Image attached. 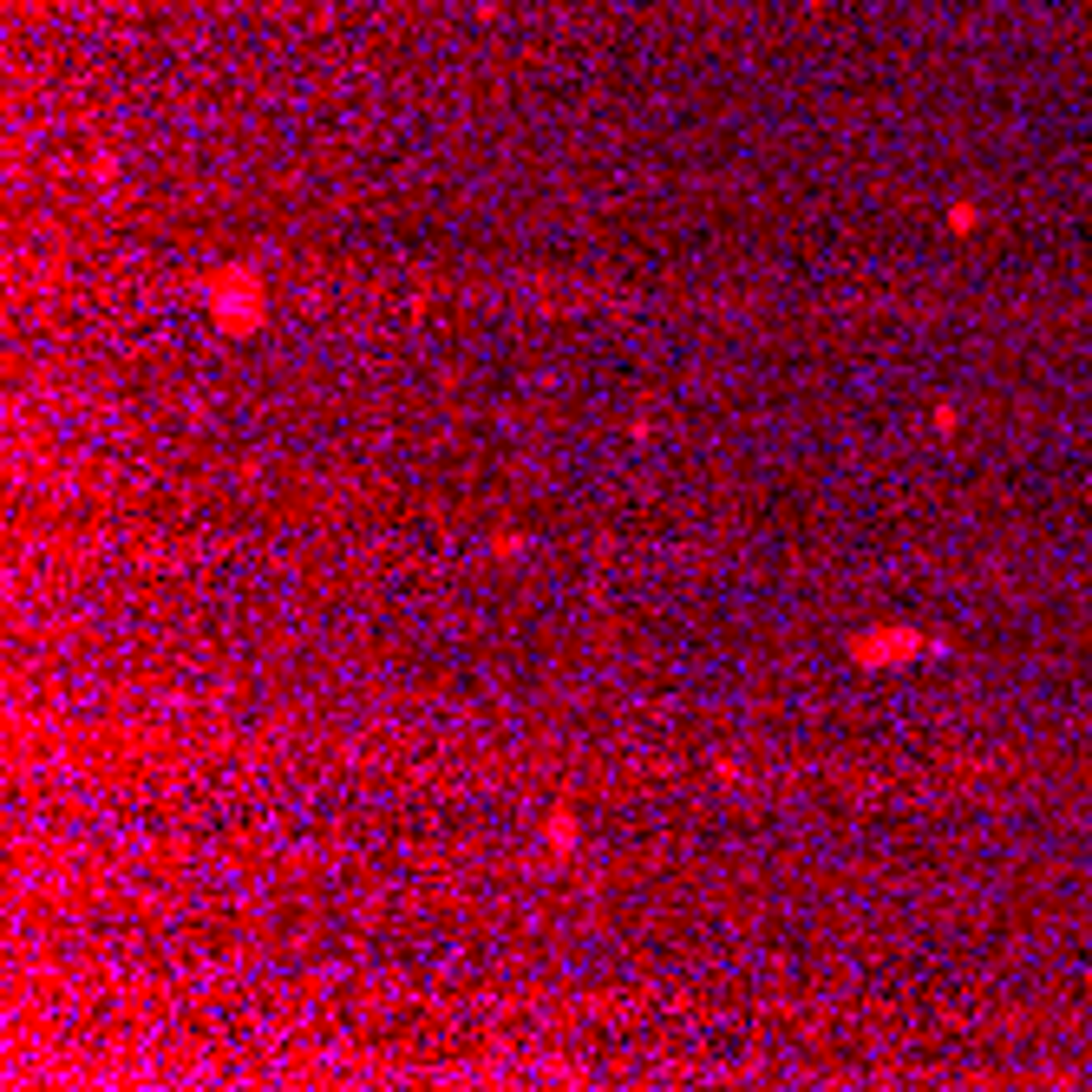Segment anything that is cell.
Returning <instances> with one entry per match:
<instances>
[{"mask_svg":"<svg viewBox=\"0 0 1092 1092\" xmlns=\"http://www.w3.org/2000/svg\"><path fill=\"white\" fill-rule=\"evenodd\" d=\"M916 648H922V641L903 635V629H883V635H863V641H857V654L871 661V667H889L896 654H916Z\"/></svg>","mask_w":1092,"mask_h":1092,"instance_id":"obj_2","label":"cell"},{"mask_svg":"<svg viewBox=\"0 0 1092 1092\" xmlns=\"http://www.w3.org/2000/svg\"><path fill=\"white\" fill-rule=\"evenodd\" d=\"M570 838H576V818L556 812V818H550V844H570Z\"/></svg>","mask_w":1092,"mask_h":1092,"instance_id":"obj_3","label":"cell"},{"mask_svg":"<svg viewBox=\"0 0 1092 1092\" xmlns=\"http://www.w3.org/2000/svg\"><path fill=\"white\" fill-rule=\"evenodd\" d=\"M216 288H222V295H210V308H216L222 321H236V328H242V321H255V314H262L255 281H216Z\"/></svg>","mask_w":1092,"mask_h":1092,"instance_id":"obj_1","label":"cell"}]
</instances>
